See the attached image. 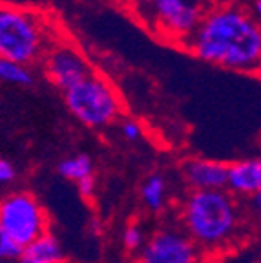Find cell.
I'll list each match as a JSON object with an SVG mask.
<instances>
[{
  "label": "cell",
  "mask_w": 261,
  "mask_h": 263,
  "mask_svg": "<svg viewBox=\"0 0 261 263\" xmlns=\"http://www.w3.org/2000/svg\"><path fill=\"white\" fill-rule=\"evenodd\" d=\"M250 15L261 24V0H252V8H250Z\"/></svg>",
  "instance_id": "obj_22"
},
{
  "label": "cell",
  "mask_w": 261,
  "mask_h": 263,
  "mask_svg": "<svg viewBox=\"0 0 261 263\" xmlns=\"http://www.w3.org/2000/svg\"><path fill=\"white\" fill-rule=\"evenodd\" d=\"M0 234L24 249L41 236L48 234V218L33 194L13 192L0 199Z\"/></svg>",
  "instance_id": "obj_5"
},
{
  "label": "cell",
  "mask_w": 261,
  "mask_h": 263,
  "mask_svg": "<svg viewBox=\"0 0 261 263\" xmlns=\"http://www.w3.org/2000/svg\"><path fill=\"white\" fill-rule=\"evenodd\" d=\"M137 263H201V252L184 230L157 229L139 251Z\"/></svg>",
  "instance_id": "obj_7"
},
{
  "label": "cell",
  "mask_w": 261,
  "mask_h": 263,
  "mask_svg": "<svg viewBox=\"0 0 261 263\" xmlns=\"http://www.w3.org/2000/svg\"><path fill=\"white\" fill-rule=\"evenodd\" d=\"M42 68L49 82L62 91L77 86L79 82L94 73L90 62L86 61L81 49L69 42L61 41L51 46V49L42 59Z\"/></svg>",
  "instance_id": "obj_8"
},
{
  "label": "cell",
  "mask_w": 261,
  "mask_h": 263,
  "mask_svg": "<svg viewBox=\"0 0 261 263\" xmlns=\"http://www.w3.org/2000/svg\"><path fill=\"white\" fill-rule=\"evenodd\" d=\"M119 132H121V136L124 137L126 141L134 143V141H139L143 137V126L134 119H124L119 126Z\"/></svg>",
  "instance_id": "obj_17"
},
{
  "label": "cell",
  "mask_w": 261,
  "mask_h": 263,
  "mask_svg": "<svg viewBox=\"0 0 261 263\" xmlns=\"http://www.w3.org/2000/svg\"><path fill=\"white\" fill-rule=\"evenodd\" d=\"M252 263H261V259H256V261H252Z\"/></svg>",
  "instance_id": "obj_23"
},
{
  "label": "cell",
  "mask_w": 261,
  "mask_h": 263,
  "mask_svg": "<svg viewBox=\"0 0 261 263\" xmlns=\"http://www.w3.org/2000/svg\"><path fill=\"white\" fill-rule=\"evenodd\" d=\"M227 189L243 197H252L261 192V157L241 159L229 164Z\"/></svg>",
  "instance_id": "obj_10"
},
{
  "label": "cell",
  "mask_w": 261,
  "mask_h": 263,
  "mask_svg": "<svg viewBox=\"0 0 261 263\" xmlns=\"http://www.w3.org/2000/svg\"><path fill=\"white\" fill-rule=\"evenodd\" d=\"M183 177L194 190H225L229 179V164L212 159H188L183 164Z\"/></svg>",
  "instance_id": "obj_9"
},
{
  "label": "cell",
  "mask_w": 261,
  "mask_h": 263,
  "mask_svg": "<svg viewBox=\"0 0 261 263\" xmlns=\"http://www.w3.org/2000/svg\"><path fill=\"white\" fill-rule=\"evenodd\" d=\"M141 199L150 212H161L166 205V181L161 174H152L141 185Z\"/></svg>",
  "instance_id": "obj_12"
},
{
  "label": "cell",
  "mask_w": 261,
  "mask_h": 263,
  "mask_svg": "<svg viewBox=\"0 0 261 263\" xmlns=\"http://www.w3.org/2000/svg\"><path fill=\"white\" fill-rule=\"evenodd\" d=\"M187 44L197 59L225 70L261 71V24L236 4L208 9Z\"/></svg>",
  "instance_id": "obj_1"
},
{
  "label": "cell",
  "mask_w": 261,
  "mask_h": 263,
  "mask_svg": "<svg viewBox=\"0 0 261 263\" xmlns=\"http://www.w3.org/2000/svg\"><path fill=\"white\" fill-rule=\"evenodd\" d=\"M75 185H77V190L82 197H91L95 192V177L94 176L86 177V179L79 181V183H75Z\"/></svg>",
  "instance_id": "obj_19"
},
{
  "label": "cell",
  "mask_w": 261,
  "mask_h": 263,
  "mask_svg": "<svg viewBox=\"0 0 261 263\" xmlns=\"http://www.w3.org/2000/svg\"><path fill=\"white\" fill-rule=\"evenodd\" d=\"M208 11L204 0H154L144 13L146 24L161 37L174 42H188Z\"/></svg>",
  "instance_id": "obj_6"
},
{
  "label": "cell",
  "mask_w": 261,
  "mask_h": 263,
  "mask_svg": "<svg viewBox=\"0 0 261 263\" xmlns=\"http://www.w3.org/2000/svg\"><path fill=\"white\" fill-rule=\"evenodd\" d=\"M64 249L55 236L44 234L26 245L18 256V263H62Z\"/></svg>",
  "instance_id": "obj_11"
},
{
  "label": "cell",
  "mask_w": 261,
  "mask_h": 263,
  "mask_svg": "<svg viewBox=\"0 0 261 263\" xmlns=\"http://www.w3.org/2000/svg\"><path fill=\"white\" fill-rule=\"evenodd\" d=\"M250 210H252L254 218L261 223V192H257L256 196L250 197Z\"/></svg>",
  "instance_id": "obj_20"
},
{
  "label": "cell",
  "mask_w": 261,
  "mask_h": 263,
  "mask_svg": "<svg viewBox=\"0 0 261 263\" xmlns=\"http://www.w3.org/2000/svg\"><path fill=\"white\" fill-rule=\"evenodd\" d=\"M184 232L199 249L217 251L239 230V210L227 190H194L183 203Z\"/></svg>",
  "instance_id": "obj_2"
},
{
  "label": "cell",
  "mask_w": 261,
  "mask_h": 263,
  "mask_svg": "<svg viewBox=\"0 0 261 263\" xmlns=\"http://www.w3.org/2000/svg\"><path fill=\"white\" fill-rule=\"evenodd\" d=\"M57 42V31L42 11L0 4V59L29 68L42 61Z\"/></svg>",
  "instance_id": "obj_3"
},
{
  "label": "cell",
  "mask_w": 261,
  "mask_h": 263,
  "mask_svg": "<svg viewBox=\"0 0 261 263\" xmlns=\"http://www.w3.org/2000/svg\"><path fill=\"white\" fill-rule=\"evenodd\" d=\"M15 177H16L15 166L9 161L0 159V185H9Z\"/></svg>",
  "instance_id": "obj_18"
},
{
  "label": "cell",
  "mask_w": 261,
  "mask_h": 263,
  "mask_svg": "<svg viewBox=\"0 0 261 263\" xmlns=\"http://www.w3.org/2000/svg\"><path fill=\"white\" fill-rule=\"evenodd\" d=\"M146 243V234L144 229L139 223H130L123 232V245L126 251L130 252H139Z\"/></svg>",
  "instance_id": "obj_15"
},
{
  "label": "cell",
  "mask_w": 261,
  "mask_h": 263,
  "mask_svg": "<svg viewBox=\"0 0 261 263\" xmlns=\"http://www.w3.org/2000/svg\"><path fill=\"white\" fill-rule=\"evenodd\" d=\"M124 2H128L135 11H144V9H146L154 0H124Z\"/></svg>",
  "instance_id": "obj_21"
},
{
  "label": "cell",
  "mask_w": 261,
  "mask_h": 263,
  "mask_svg": "<svg viewBox=\"0 0 261 263\" xmlns=\"http://www.w3.org/2000/svg\"><path fill=\"white\" fill-rule=\"evenodd\" d=\"M0 81L11 82L16 86H29L33 82V73L28 66L0 59Z\"/></svg>",
  "instance_id": "obj_14"
},
{
  "label": "cell",
  "mask_w": 261,
  "mask_h": 263,
  "mask_svg": "<svg viewBox=\"0 0 261 263\" xmlns=\"http://www.w3.org/2000/svg\"><path fill=\"white\" fill-rule=\"evenodd\" d=\"M57 170L64 179L79 183V181L86 179V177L94 176V163H91L90 156H86V154H77V156L62 159L61 163H59Z\"/></svg>",
  "instance_id": "obj_13"
},
{
  "label": "cell",
  "mask_w": 261,
  "mask_h": 263,
  "mask_svg": "<svg viewBox=\"0 0 261 263\" xmlns=\"http://www.w3.org/2000/svg\"><path fill=\"white\" fill-rule=\"evenodd\" d=\"M22 252V247L16 245L8 236L0 234V261H9V259H18Z\"/></svg>",
  "instance_id": "obj_16"
},
{
  "label": "cell",
  "mask_w": 261,
  "mask_h": 263,
  "mask_svg": "<svg viewBox=\"0 0 261 263\" xmlns=\"http://www.w3.org/2000/svg\"><path fill=\"white\" fill-rule=\"evenodd\" d=\"M64 103L79 123L90 128H104L121 115L119 93L110 81L95 73L64 91Z\"/></svg>",
  "instance_id": "obj_4"
}]
</instances>
